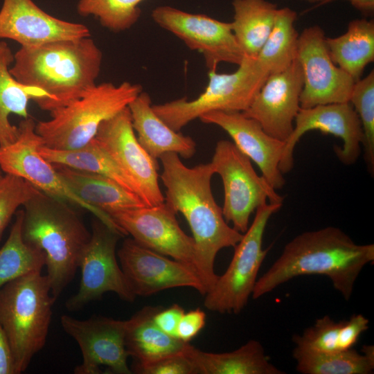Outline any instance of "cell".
I'll return each instance as SVG.
<instances>
[{"label": "cell", "mask_w": 374, "mask_h": 374, "mask_svg": "<svg viewBox=\"0 0 374 374\" xmlns=\"http://www.w3.org/2000/svg\"><path fill=\"white\" fill-rule=\"evenodd\" d=\"M303 73L296 59L286 69L271 74L243 114L256 120L269 135L285 141L301 108Z\"/></svg>", "instance_id": "cell-19"}, {"label": "cell", "mask_w": 374, "mask_h": 374, "mask_svg": "<svg viewBox=\"0 0 374 374\" xmlns=\"http://www.w3.org/2000/svg\"><path fill=\"white\" fill-rule=\"evenodd\" d=\"M121 236V232L97 218L93 222L90 239L78 260L81 269L78 291L66 302L69 311L80 310L107 292L128 302L135 299L116 258V244Z\"/></svg>", "instance_id": "cell-11"}, {"label": "cell", "mask_w": 374, "mask_h": 374, "mask_svg": "<svg viewBox=\"0 0 374 374\" xmlns=\"http://www.w3.org/2000/svg\"><path fill=\"white\" fill-rule=\"evenodd\" d=\"M128 108L137 140L152 158L157 160L168 152L176 153L185 159L195 154V141L171 129L157 115L147 92L142 91Z\"/></svg>", "instance_id": "cell-22"}, {"label": "cell", "mask_w": 374, "mask_h": 374, "mask_svg": "<svg viewBox=\"0 0 374 374\" xmlns=\"http://www.w3.org/2000/svg\"><path fill=\"white\" fill-rule=\"evenodd\" d=\"M177 213L164 202L118 211L109 217L124 235H130L141 245L181 262L197 272L195 240L181 229Z\"/></svg>", "instance_id": "cell-13"}, {"label": "cell", "mask_w": 374, "mask_h": 374, "mask_svg": "<svg viewBox=\"0 0 374 374\" xmlns=\"http://www.w3.org/2000/svg\"><path fill=\"white\" fill-rule=\"evenodd\" d=\"M323 29L305 28L298 39L296 60L303 73L301 108L349 102L355 80L332 61Z\"/></svg>", "instance_id": "cell-14"}, {"label": "cell", "mask_w": 374, "mask_h": 374, "mask_svg": "<svg viewBox=\"0 0 374 374\" xmlns=\"http://www.w3.org/2000/svg\"><path fill=\"white\" fill-rule=\"evenodd\" d=\"M55 298L46 276L30 272L0 288V323L13 354L16 374L44 346Z\"/></svg>", "instance_id": "cell-5"}, {"label": "cell", "mask_w": 374, "mask_h": 374, "mask_svg": "<svg viewBox=\"0 0 374 374\" xmlns=\"http://www.w3.org/2000/svg\"><path fill=\"white\" fill-rule=\"evenodd\" d=\"M162 306H145L126 320L125 348L138 363L184 353L189 342L172 337L154 321Z\"/></svg>", "instance_id": "cell-25"}, {"label": "cell", "mask_w": 374, "mask_h": 374, "mask_svg": "<svg viewBox=\"0 0 374 374\" xmlns=\"http://www.w3.org/2000/svg\"><path fill=\"white\" fill-rule=\"evenodd\" d=\"M95 139L133 183L145 206L165 202L159 184V166L139 143L128 107L100 125Z\"/></svg>", "instance_id": "cell-15"}, {"label": "cell", "mask_w": 374, "mask_h": 374, "mask_svg": "<svg viewBox=\"0 0 374 374\" xmlns=\"http://www.w3.org/2000/svg\"><path fill=\"white\" fill-rule=\"evenodd\" d=\"M199 119L223 129L235 145L259 168L274 189H281L285 179L279 168L285 141L269 135L254 119L238 112H211Z\"/></svg>", "instance_id": "cell-21"}, {"label": "cell", "mask_w": 374, "mask_h": 374, "mask_svg": "<svg viewBox=\"0 0 374 374\" xmlns=\"http://www.w3.org/2000/svg\"><path fill=\"white\" fill-rule=\"evenodd\" d=\"M184 312V309L181 305L174 303L166 308L162 307L155 314L154 321L164 332L177 338V327Z\"/></svg>", "instance_id": "cell-40"}, {"label": "cell", "mask_w": 374, "mask_h": 374, "mask_svg": "<svg viewBox=\"0 0 374 374\" xmlns=\"http://www.w3.org/2000/svg\"><path fill=\"white\" fill-rule=\"evenodd\" d=\"M121 268L135 296H148L182 287L206 293L199 275L188 265L169 258L132 238L125 240L117 252Z\"/></svg>", "instance_id": "cell-17"}, {"label": "cell", "mask_w": 374, "mask_h": 374, "mask_svg": "<svg viewBox=\"0 0 374 374\" xmlns=\"http://www.w3.org/2000/svg\"><path fill=\"white\" fill-rule=\"evenodd\" d=\"M0 374H16L12 349L0 323Z\"/></svg>", "instance_id": "cell-41"}, {"label": "cell", "mask_w": 374, "mask_h": 374, "mask_svg": "<svg viewBox=\"0 0 374 374\" xmlns=\"http://www.w3.org/2000/svg\"><path fill=\"white\" fill-rule=\"evenodd\" d=\"M139 374H197L191 360L184 353L164 356L133 366Z\"/></svg>", "instance_id": "cell-37"}, {"label": "cell", "mask_w": 374, "mask_h": 374, "mask_svg": "<svg viewBox=\"0 0 374 374\" xmlns=\"http://www.w3.org/2000/svg\"><path fill=\"white\" fill-rule=\"evenodd\" d=\"M151 17L158 26L179 38L190 49L200 53L208 71L216 70L221 62L239 65L244 57L231 22L169 6L156 7Z\"/></svg>", "instance_id": "cell-12"}, {"label": "cell", "mask_w": 374, "mask_h": 374, "mask_svg": "<svg viewBox=\"0 0 374 374\" xmlns=\"http://www.w3.org/2000/svg\"><path fill=\"white\" fill-rule=\"evenodd\" d=\"M143 91L130 82L96 84L80 97L49 112L35 131L44 145L55 150L80 148L95 138L101 123L128 107Z\"/></svg>", "instance_id": "cell-6"}, {"label": "cell", "mask_w": 374, "mask_h": 374, "mask_svg": "<svg viewBox=\"0 0 374 374\" xmlns=\"http://www.w3.org/2000/svg\"><path fill=\"white\" fill-rule=\"evenodd\" d=\"M211 163L224 186V217L238 232L247 231L251 215L260 206L267 202L283 204L284 198L257 174L249 158L233 142L219 141Z\"/></svg>", "instance_id": "cell-9"}, {"label": "cell", "mask_w": 374, "mask_h": 374, "mask_svg": "<svg viewBox=\"0 0 374 374\" xmlns=\"http://www.w3.org/2000/svg\"><path fill=\"white\" fill-rule=\"evenodd\" d=\"M236 71L230 73L208 71V82L196 98L186 97L152 105L157 115L176 132L204 114L243 112L248 109L269 76L256 57L244 55Z\"/></svg>", "instance_id": "cell-7"}, {"label": "cell", "mask_w": 374, "mask_h": 374, "mask_svg": "<svg viewBox=\"0 0 374 374\" xmlns=\"http://www.w3.org/2000/svg\"><path fill=\"white\" fill-rule=\"evenodd\" d=\"M2 177V171L0 169V178Z\"/></svg>", "instance_id": "cell-44"}, {"label": "cell", "mask_w": 374, "mask_h": 374, "mask_svg": "<svg viewBox=\"0 0 374 374\" xmlns=\"http://www.w3.org/2000/svg\"><path fill=\"white\" fill-rule=\"evenodd\" d=\"M341 322L335 321L328 315L316 320L301 335H294L292 340L296 346L319 352L340 351L339 348Z\"/></svg>", "instance_id": "cell-36"}, {"label": "cell", "mask_w": 374, "mask_h": 374, "mask_svg": "<svg viewBox=\"0 0 374 374\" xmlns=\"http://www.w3.org/2000/svg\"><path fill=\"white\" fill-rule=\"evenodd\" d=\"M232 30L244 55L256 57L275 21L276 4L267 0H233Z\"/></svg>", "instance_id": "cell-28"}, {"label": "cell", "mask_w": 374, "mask_h": 374, "mask_svg": "<svg viewBox=\"0 0 374 374\" xmlns=\"http://www.w3.org/2000/svg\"><path fill=\"white\" fill-rule=\"evenodd\" d=\"M296 12L278 8L274 26L256 59L269 75L286 69L296 60L299 33L294 26Z\"/></svg>", "instance_id": "cell-31"}, {"label": "cell", "mask_w": 374, "mask_h": 374, "mask_svg": "<svg viewBox=\"0 0 374 374\" xmlns=\"http://www.w3.org/2000/svg\"><path fill=\"white\" fill-rule=\"evenodd\" d=\"M35 125L32 118H24L18 126L17 139L0 147L1 171L20 177L45 194L89 211L104 224L121 232L109 215L78 197L60 176L53 164L39 154L38 148L44 142L35 131Z\"/></svg>", "instance_id": "cell-10"}, {"label": "cell", "mask_w": 374, "mask_h": 374, "mask_svg": "<svg viewBox=\"0 0 374 374\" xmlns=\"http://www.w3.org/2000/svg\"><path fill=\"white\" fill-rule=\"evenodd\" d=\"M296 371L303 374H369L374 370V346L364 345L362 353L352 348L319 352L296 346L292 353Z\"/></svg>", "instance_id": "cell-29"}, {"label": "cell", "mask_w": 374, "mask_h": 374, "mask_svg": "<svg viewBox=\"0 0 374 374\" xmlns=\"http://www.w3.org/2000/svg\"><path fill=\"white\" fill-rule=\"evenodd\" d=\"M38 151L53 164L64 165L107 177L138 195L132 181L95 138L78 149L55 150L43 144L39 147Z\"/></svg>", "instance_id": "cell-30"}, {"label": "cell", "mask_w": 374, "mask_h": 374, "mask_svg": "<svg viewBox=\"0 0 374 374\" xmlns=\"http://www.w3.org/2000/svg\"><path fill=\"white\" fill-rule=\"evenodd\" d=\"M53 166L78 197L109 216L118 211L145 206L139 195L107 177L64 165Z\"/></svg>", "instance_id": "cell-23"}, {"label": "cell", "mask_w": 374, "mask_h": 374, "mask_svg": "<svg viewBox=\"0 0 374 374\" xmlns=\"http://www.w3.org/2000/svg\"><path fill=\"white\" fill-rule=\"evenodd\" d=\"M15 215L9 236L0 248V288L23 275L41 271L45 266L44 253L23 239V209Z\"/></svg>", "instance_id": "cell-32"}, {"label": "cell", "mask_w": 374, "mask_h": 374, "mask_svg": "<svg viewBox=\"0 0 374 374\" xmlns=\"http://www.w3.org/2000/svg\"><path fill=\"white\" fill-rule=\"evenodd\" d=\"M205 323L206 313L200 308L184 312L177 327V338L189 342L204 327Z\"/></svg>", "instance_id": "cell-39"}, {"label": "cell", "mask_w": 374, "mask_h": 374, "mask_svg": "<svg viewBox=\"0 0 374 374\" xmlns=\"http://www.w3.org/2000/svg\"><path fill=\"white\" fill-rule=\"evenodd\" d=\"M335 0H328V3ZM352 6L364 14H371L374 10V0H347Z\"/></svg>", "instance_id": "cell-42"}, {"label": "cell", "mask_w": 374, "mask_h": 374, "mask_svg": "<svg viewBox=\"0 0 374 374\" xmlns=\"http://www.w3.org/2000/svg\"><path fill=\"white\" fill-rule=\"evenodd\" d=\"M311 130H319L342 140V147L335 148V151L344 165H353L358 159L363 132L360 120L350 102L300 108L293 130L285 141L279 163L283 175L290 172L294 167V151L296 143L305 133Z\"/></svg>", "instance_id": "cell-18"}, {"label": "cell", "mask_w": 374, "mask_h": 374, "mask_svg": "<svg viewBox=\"0 0 374 374\" xmlns=\"http://www.w3.org/2000/svg\"><path fill=\"white\" fill-rule=\"evenodd\" d=\"M184 353L193 364L197 374H283L269 362L262 345L249 340L228 353L202 351L188 344Z\"/></svg>", "instance_id": "cell-24"}, {"label": "cell", "mask_w": 374, "mask_h": 374, "mask_svg": "<svg viewBox=\"0 0 374 374\" xmlns=\"http://www.w3.org/2000/svg\"><path fill=\"white\" fill-rule=\"evenodd\" d=\"M159 159L165 202L181 213L189 225L196 246L197 272L207 292L218 277L214 270L217 253L234 247L243 233L228 224L213 197L211 184L215 173L211 162L189 168L174 152L165 153Z\"/></svg>", "instance_id": "cell-1"}, {"label": "cell", "mask_w": 374, "mask_h": 374, "mask_svg": "<svg viewBox=\"0 0 374 374\" xmlns=\"http://www.w3.org/2000/svg\"><path fill=\"white\" fill-rule=\"evenodd\" d=\"M144 0H79L77 11L81 16L92 15L114 32L130 28L141 15L139 4Z\"/></svg>", "instance_id": "cell-33"}, {"label": "cell", "mask_w": 374, "mask_h": 374, "mask_svg": "<svg viewBox=\"0 0 374 374\" xmlns=\"http://www.w3.org/2000/svg\"><path fill=\"white\" fill-rule=\"evenodd\" d=\"M299 1H306V2H309V3H317V5L315 6V7H318V6H321L323 4L327 3L328 0H299Z\"/></svg>", "instance_id": "cell-43"}, {"label": "cell", "mask_w": 374, "mask_h": 374, "mask_svg": "<svg viewBox=\"0 0 374 374\" xmlns=\"http://www.w3.org/2000/svg\"><path fill=\"white\" fill-rule=\"evenodd\" d=\"M349 102L355 110L363 132L364 159L367 169L374 172V71L353 85Z\"/></svg>", "instance_id": "cell-34"}, {"label": "cell", "mask_w": 374, "mask_h": 374, "mask_svg": "<svg viewBox=\"0 0 374 374\" xmlns=\"http://www.w3.org/2000/svg\"><path fill=\"white\" fill-rule=\"evenodd\" d=\"M14 62V54L8 44L0 42V147L13 143L19 134V127L9 120L12 114L24 118L28 117L30 100L37 105L45 98L39 89L26 87L19 82L10 73V66Z\"/></svg>", "instance_id": "cell-26"}, {"label": "cell", "mask_w": 374, "mask_h": 374, "mask_svg": "<svg viewBox=\"0 0 374 374\" xmlns=\"http://www.w3.org/2000/svg\"><path fill=\"white\" fill-rule=\"evenodd\" d=\"M23 207V239L44 253L46 276L56 300L73 279L91 233L71 204L41 191Z\"/></svg>", "instance_id": "cell-4"}, {"label": "cell", "mask_w": 374, "mask_h": 374, "mask_svg": "<svg viewBox=\"0 0 374 374\" xmlns=\"http://www.w3.org/2000/svg\"><path fill=\"white\" fill-rule=\"evenodd\" d=\"M326 42L334 63L356 82L361 79L365 67L374 60V21L353 19L346 33L326 37Z\"/></svg>", "instance_id": "cell-27"}, {"label": "cell", "mask_w": 374, "mask_h": 374, "mask_svg": "<svg viewBox=\"0 0 374 374\" xmlns=\"http://www.w3.org/2000/svg\"><path fill=\"white\" fill-rule=\"evenodd\" d=\"M63 330L78 344L82 362L74 369L75 374L102 373L104 366L110 373L130 374L129 355L125 343L126 320L93 316L80 320L69 315L61 317Z\"/></svg>", "instance_id": "cell-16"}, {"label": "cell", "mask_w": 374, "mask_h": 374, "mask_svg": "<svg viewBox=\"0 0 374 374\" xmlns=\"http://www.w3.org/2000/svg\"><path fill=\"white\" fill-rule=\"evenodd\" d=\"M103 53L89 37L21 47L14 54L12 76L45 94L37 105L51 112L80 97L96 84Z\"/></svg>", "instance_id": "cell-3"}, {"label": "cell", "mask_w": 374, "mask_h": 374, "mask_svg": "<svg viewBox=\"0 0 374 374\" xmlns=\"http://www.w3.org/2000/svg\"><path fill=\"white\" fill-rule=\"evenodd\" d=\"M369 320L362 314H353L348 320H344L339 335V350L352 348L359 336L368 328Z\"/></svg>", "instance_id": "cell-38"}, {"label": "cell", "mask_w": 374, "mask_h": 374, "mask_svg": "<svg viewBox=\"0 0 374 374\" xmlns=\"http://www.w3.org/2000/svg\"><path fill=\"white\" fill-rule=\"evenodd\" d=\"M84 24L55 17L33 0H3L0 10V39H8L21 47L90 37Z\"/></svg>", "instance_id": "cell-20"}, {"label": "cell", "mask_w": 374, "mask_h": 374, "mask_svg": "<svg viewBox=\"0 0 374 374\" xmlns=\"http://www.w3.org/2000/svg\"><path fill=\"white\" fill-rule=\"evenodd\" d=\"M282 206L280 203L267 202L256 210L252 223L234 247L228 268L222 275L218 276L204 295V305L207 310L237 314L247 305L259 269L269 249L262 248L265 230L269 218Z\"/></svg>", "instance_id": "cell-8"}, {"label": "cell", "mask_w": 374, "mask_h": 374, "mask_svg": "<svg viewBox=\"0 0 374 374\" xmlns=\"http://www.w3.org/2000/svg\"><path fill=\"white\" fill-rule=\"evenodd\" d=\"M40 190L24 179L10 174L0 178V240L17 209Z\"/></svg>", "instance_id": "cell-35"}, {"label": "cell", "mask_w": 374, "mask_h": 374, "mask_svg": "<svg viewBox=\"0 0 374 374\" xmlns=\"http://www.w3.org/2000/svg\"><path fill=\"white\" fill-rule=\"evenodd\" d=\"M374 260V244H359L342 230L327 226L303 232L284 247L269 269L257 279L251 296L257 299L303 275H324L349 301L363 268Z\"/></svg>", "instance_id": "cell-2"}]
</instances>
